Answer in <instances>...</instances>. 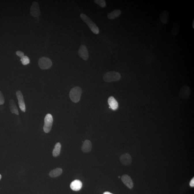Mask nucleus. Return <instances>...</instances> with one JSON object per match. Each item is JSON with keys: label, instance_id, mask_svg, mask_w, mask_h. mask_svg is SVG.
<instances>
[{"label": "nucleus", "instance_id": "obj_11", "mask_svg": "<svg viewBox=\"0 0 194 194\" xmlns=\"http://www.w3.org/2000/svg\"><path fill=\"white\" fill-rule=\"evenodd\" d=\"M122 180L125 186L129 189H132L133 187V183L132 179L127 175H124L122 176Z\"/></svg>", "mask_w": 194, "mask_h": 194}, {"label": "nucleus", "instance_id": "obj_16", "mask_svg": "<svg viewBox=\"0 0 194 194\" xmlns=\"http://www.w3.org/2000/svg\"><path fill=\"white\" fill-rule=\"evenodd\" d=\"M179 29H180V24L179 22H175L174 23L172 28L171 33L172 35L177 36L179 33Z\"/></svg>", "mask_w": 194, "mask_h": 194}, {"label": "nucleus", "instance_id": "obj_5", "mask_svg": "<svg viewBox=\"0 0 194 194\" xmlns=\"http://www.w3.org/2000/svg\"><path fill=\"white\" fill-rule=\"evenodd\" d=\"M38 65L41 69H48L52 66V61L49 58L43 57L39 59Z\"/></svg>", "mask_w": 194, "mask_h": 194}, {"label": "nucleus", "instance_id": "obj_12", "mask_svg": "<svg viewBox=\"0 0 194 194\" xmlns=\"http://www.w3.org/2000/svg\"><path fill=\"white\" fill-rule=\"evenodd\" d=\"M82 184L81 181L75 180L71 182L70 184L71 189L74 191H78L81 189Z\"/></svg>", "mask_w": 194, "mask_h": 194}, {"label": "nucleus", "instance_id": "obj_9", "mask_svg": "<svg viewBox=\"0 0 194 194\" xmlns=\"http://www.w3.org/2000/svg\"><path fill=\"white\" fill-rule=\"evenodd\" d=\"M190 88L185 85L182 87L179 93V97L182 98L187 99L190 95Z\"/></svg>", "mask_w": 194, "mask_h": 194}, {"label": "nucleus", "instance_id": "obj_27", "mask_svg": "<svg viewBox=\"0 0 194 194\" xmlns=\"http://www.w3.org/2000/svg\"><path fill=\"white\" fill-rule=\"evenodd\" d=\"M194 21L193 20V23H192V27H193V29H194Z\"/></svg>", "mask_w": 194, "mask_h": 194}, {"label": "nucleus", "instance_id": "obj_14", "mask_svg": "<svg viewBox=\"0 0 194 194\" xmlns=\"http://www.w3.org/2000/svg\"><path fill=\"white\" fill-rule=\"evenodd\" d=\"M92 148V145L91 141L87 140L84 142L82 146V150L84 152H88L91 151Z\"/></svg>", "mask_w": 194, "mask_h": 194}, {"label": "nucleus", "instance_id": "obj_23", "mask_svg": "<svg viewBox=\"0 0 194 194\" xmlns=\"http://www.w3.org/2000/svg\"><path fill=\"white\" fill-rule=\"evenodd\" d=\"M4 98L2 93L0 91V105L3 104L4 103Z\"/></svg>", "mask_w": 194, "mask_h": 194}, {"label": "nucleus", "instance_id": "obj_4", "mask_svg": "<svg viewBox=\"0 0 194 194\" xmlns=\"http://www.w3.org/2000/svg\"><path fill=\"white\" fill-rule=\"evenodd\" d=\"M53 121V118L52 115L48 114L46 115L44 119V125L43 127L44 131L46 133L50 132L52 129Z\"/></svg>", "mask_w": 194, "mask_h": 194}, {"label": "nucleus", "instance_id": "obj_15", "mask_svg": "<svg viewBox=\"0 0 194 194\" xmlns=\"http://www.w3.org/2000/svg\"><path fill=\"white\" fill-rule=\"evenodd\" d=\"M169 18V14L166 10H164L160 14L159 20L163 24H167L168 22Z\"/></svg>", "mask_w": 194, "mask_h": 194}, {"label": "nucleus", "instance_id": "obj_2", "mask_svg": "<svg viewBox=\"0 0 194 194\" xmlns=\"http://www.w3.org/2000/svg\"><path fill=\"white\" fill-rule=\"evenodd\" d=\"M82 90L79 87H74L70 91L69 96L71 100L74 103H78L81 99Z\"/></svg>", "mask_w": 194, "mask_h": 194}, {"label": "nucleus", "instance_id": "obj_6", "mask_svg": "<svg viewBox=\"0 0 194 194\" xmlns=\"http://www.w3.org/2000/svg\"><path fill=\"white\" fill-rule=\"evenodd\" d=\"M30 13L32 16L38 17L40 15V11L39 5L37 2H34L32 4L30 8Z\"/></svg>", "mask_w": 194, "mask_h": 194}, {"label": "nucleus", "instance_id": "obj_29", "mask_svg": "<svg viewBox=\"0 0 194 194\" xmlns=\"http://www.w3.org/2000/svg\"><path fill=\"white\" fill-rule=\"evenodd\" d=\"M120 178V176H119V178Z\"/></svg>", "mask_w": 194, "mask_h": 194}, {"label": "nucleus", "instance_id": "obj_20", "mask_svg": "<svg viewBox=\"0 0 194 194\" xmlns=\"http://www.w3.org/2000/svg\"><path fill=\"white\" fill-rule=\"evenodd\" d=\"M61 147V144L59 142L57 143L55 145L52 151V155L54 157H57L60 154Z\"/></svg>", "mask_w": 194, "mask_h": 194}, {"label": "nucleus", "instance_id": "obj_26", "mask_svg": "<svg viewBox=\"0 0 194 194\" xmlns=\"http://www.w3.org/2000/svg\"><path fill=\"white\" fill-rule=\"evenodd\" d=\"M103 194H113V193H111L110 192H105Z\"/></svg>", "mask_w": 194, "mask_h": 194}, {"label": "nucleus", "instance_id": "obj_1", "mask_svg": "<svg viewBox=\"0 0 194 194\" xmlns=\"http://www.w3.org/2000/svg\"><path fill=\"white\" fill-rule=\"evenodd\" d=\"M80 17L90 28V30L93 33L96 34H99V30L97 25L92 21L91 19L84 14H80Z\"/></svg>", "mask_w": 194, "mask_h": 194}, {"label": "nucleus", "instance_id": "obj_25", "mask_svg": "<svg viewBox=\"0 0 194 194\" xmlns=\"http://www.w3.org/2000/svg\"><path fill=\"white\" fill-rule=\"evenodd\" d=\"M189 185L191 187H194V178L192 179V180H191L189 183Z\"/></svg>", "mask_w": 194, "mask_h": 194}, {"label": "nucleus", "instance_id": "obj_19", "mask_svg": "<svg viewBox=\"0 0 194 194\" xmlns=\"http://www.w3.org/2000/svg\"><path fill=\"white\" fill-rule=\"evenodd\" d=\"M121 13V11L120 10H115L108 14V17L109 19H114L118 17L120 15Z\"/></svg>", "mask_w": 194, "mask_h": 194}, {"label": "nucleus", "instance_id": "obj_8", "mask_svg": "<svg viewBox=\"0 0 194 194\" xmlns=\"http://www.w3.org/2000/svg\"><path fill=\"white\" fill-rule=\"evenodd\" d=\"M78 54L80 57L84 61H86L89 57L88 50L84 45H82L78 51Z\"/></svg>", "mask_w": 194, "mask_h": 194}, {"label": "nucleus", "instance_id": "obj_13", "mask_svg": "<svg viewBox=\"0 0 194 194\" xmlns=\"http://www.w3.org/2000/svg\"><path fill=\"white\" fill-rule=\"evenodd\" d=\"M108 103L109 105V108L113 110H116L118 107V103L117 101L113 97H109L108 99Z\"/></svg>", "mask_w": 194, "mask_h": 194}, {"label": "nucleus", "instance_id": "obj_7", "mask_svg": "<svg viewBox=\"0 0 194 194\" xmlns=\"http://www.w3.org/2000/svg\"><path fill=\"white\" fill-rule=\"evenodd\" d=\"M16 96L17 99L18 101V105L20 109L22 111L25 112L26 111L25 105L24 97H23L22 93L21 91H17L16 92Z\"/></svg>", "mask_w": 194, "mask_h": 194}, {"label": "nucleus", "instance_id": "obj_17", "mask_svg": "<svg viewBox=\"0 0 194 194\" xmlns=\"http://www.w3.org/2000/svg\"><path fill=\"white\" fill-rule=\"evenodd\" d=\"M9 106L10 110L12 113L15 114H16L19 115V112L17 108L15 102L13 99H11L10 101Z\"/></svg>", "mask_w": 194, "mask_h": 194}, {"label": "nucleus", "instance_id": "obj_21", "mask_svg": "<svg viewBox=\"0 0 194 194\" xmlns=\"http://www.w3.org/2000/svg\"><path fill=\"white\" fill-rule=\"evenodd\" d=\"M21 61L23 65H26L30 63V61L28 57L27 56H24L21 58Z\"/></svg>", "mask_w": 194, "mask_h": 194}, {"label": "nucleus", "instance_id": "obj_10", "mask_svg": "<svg viewBox=\"0 0 194 194\" xmlns=\"http://www.w3.org/2000/svg\"><path fill=\"white\" fill-rule=\"evenodd\" d=\"M120 161L124 165L128 166L131 164L132 161V159L129 154L126 153L120 156Z\"/></svg>", "mask_w": 194, "mask_h": 194}, {"label": "nucleus", "instance_id": "obj_22", "mask_svg": "<svg viewBox=\"0 0 194 194\" xmlns=\"http://www.w3.org/2000/svg\"><path fill=\"white\" fill-rule=\"evenodd\" d=\"M94 2L97 3L102 8H104L106 6V1L104 0H95Z\"/></svg>", "mask_w": 194, "mask_h": 194}, {"label": "nucleus", "instance_id": "obj_18", "mask_svg": "<svg viewBox=\"0 0 194 194\" xmlns=\"http://www.w3.org/2000/svg\"><path fill=\"white\" fill-rule=\"evenodd\" d=\"M62 169L58 168L51 171L49 174V176L51 177L55 178L60 176L62 173Z\"/></svg>", "mask_w": 194, "mask_h": 194}, {"label": "nucleus", "instance_id": "obj_24", "mask_svg": "<svg viewBox=\"0 0 194 194\" xmlns=\"http://www.w3.org/2000/svg\"><path fill=\"white\" fill-rule=\"evenodd\" d=\"M16 54L18 56H20L21 58H23L25 56L24 52H21V51H17Z\"/></svg>", "mask_w": 194, "mask_h": 194}, {"label": "nucleus", "instance_id": "obj_28", "mask_svg": "<svg viewBox=\"0 0 194 194\" xmlns=\"http://www.w3.org/2000/svg\"><path fill=\"white\" fill-rule=\"evenodd\" d=\"M1 174H0V180H1Z\"/></svg>", "mask_w": 194, "mask_h": 194}, {"label": "nucleus", "instance_id": "obj_3", "mask_svg": "<svg viewBox=\"0 0 194 194\" xmlns=\"http://www.w3.org/2000/svg\"><path fill=\"white\" fill-rule=\"evenodd\" d=\"M120 78V74L115 71H110L106 73L103 76V80L107 82L119 81Z\"/></svg>", "mask_w": 194, "mask_h": 194}]
</instances>
